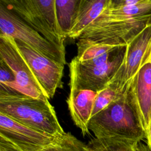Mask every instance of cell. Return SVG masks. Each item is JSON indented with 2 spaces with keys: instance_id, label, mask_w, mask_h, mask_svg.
<instances>
[{
  "instance_id": "cell-17",
  "label": "cell",
  "mask_w": 151,
  "mask_h": 151,
  "mask_svg": "<svg viewBox=\"0 0 151 151\" xmlns=\"http://www.w3.org/2000/svg\"><path fill=\"white\" fill-rule=\"evenodd\" d=\"M77 46V54L76 57L80 63L91 60L120 47L111 44L96 42L88 39H79Z\"/></svg>"
},
{
  "instance_id": "cell-21",
  "label": "cell",
  "mask_w": 151,
  "mask_h": 151,
  "mask_svg": "<svg viewBox=\"0 0 151 151\" xmlns=\"http://www.w3.org/2000/svg\"><path fill=\"white\" fill-rule=\"evenodd\" d=\"M145 63H149L151 64V38L147 44L146 51L143 57L142 65Z\"/></svg>"
},
{
  "instance_id": "cell-7",
  "label": "cell",
  "mask_w": 151,
  "mask_h": 151,
  "mask_svg": "<svg viewBox=\"0 0 151 151\" xmlns=\"http://www.w3.org/2000/svg\"><path fill=\"white\" fill-rule=\"evenodd\" d=\"M126 46L106 63L86 65L78 62L76 57L68 64L70 77L84 90L99 92L113 78L123 63Z\"/></svg>"
},
{
  "instance_id": "cell-8",
  "label": "cell",
  "mask_w": 151,
  "mask_h": 151,
  "mask_svg": "<svg viewBox=\"0 0 151 151\" xmlns=\"http://www.w3.org/2000/svg\"><path fill=\"white\" fill-rule=\"evenodd\" d=\"M15 41L45 97L48 99L52 98L56 90L63 87L64 65L44 56L22 42Z\"/></svg>"
},
{
  "instance_id": "cell-22",
  "label": "cell",
  "mask_w": 151,
  "mask_h": 151,
  "mask_svg": "<svg viewBox=\"0 0 151 151\" xmlns=\"http://www.w3.org/2000/svg\"><path fill=\"white\" fill-rule=\"evenodd\" d=\"M135 151H151V149L147 143L145 144L142 141H139L136 145Z\"/></svg>"
},
{
  "instance_id": "cell-23",
  "label": "cell",
  "mask_w": 151,
  "mask_h": 151,
  "mask_svg": "<svg viewBox=\"0 0 151 151\" xmlns=\"http://www.w3.org/2000/svg\"><path fill=\"white\" fill-rule=\"evenodd\" d=\"M146 140V143L147 144V145L149 146V147L151 149V122H150L149 131L147 132Z\"/></svg>"
},
{
  "instance_id": "cell-1",
  "label": "cell",
  "mask_w": 151,
  "mask_h": 151,
  "mask_svg": "<svg viewBox=\"0 0 151 151\" xmlns=\"http://www.w3.org/2000/svg\"><path fill=\"white\" fill-rule=\"evenodd\" d=\"M128 88L120 98L91 117L88 129L96 138H119L134 142L146 139Z\"/></svg>"
},
{
  "instance_id": "cell-3",
  "label": "cell",
  "mask_w": 151,
  "mask_h": 151,
  "mask_svg": "<svg viewBox=\"0 0 151 151\" xmlns=\"http://www.w3.org/2000/svg\"><path fill=\"white\" fill-rule=\"evenodd\" d=\"M11 11L55 45L65 49L58 22L55 0H0Z\"/></svg>"
},
{
  "instance_id": "cell-18",
  "label": "cell",
  "mask_w": 151,
  "mask_h": 151,
  "mask_svg": "<svg viewBox=\"0 0 151 151\" xmlns=\"http://www.w3.org/2000/svg\"><path fill=\"white\" fill-rule=\"evenodd\" d=\"M137 142L119 138H94L87 145V151H135Z\"/></svg>"
},
{
  "instance_id": "cell-14",
  "label": "cell",
  "mask_w": 151,
  "mask_h": 151,
  "mask_svg": "<svg viewBox=\"0 0 151 151\" xmlns=\"http://www.w3.org/2000/svg\"><path fill=\"white\" fill-rule=\"evenodd\" d=\"M109 2V0H81L76 19L68 37L79 38L84 31L106 8Z\"/></svg>"
},
{
  "instance_id": "cell-19",
  "label": "cell",
  "mask_w": 151,
  "mask_h": 151,
  "mask_svg": "<svg viewBox=\"0 0 151 151\" xmlns=\"http://www.w3.org/2000/svg\"><path fill=\"white\" fill-rule=\"evenodd\" d=\"M41 151H87V145L70 133L57 136L54 142Z\"/></svg>"
},
{
  "instance_id": "cell-6",
  "label": "cell",
  "mask_w": 151,
  "mask_h": 151,
  "mask_svg": "<svg viewBox=\"0 0 151 151\" xmlns=\"http://www.w3.org/2000/svg\"><path fill=\"white\" fill-rule=\"evenodd\" d=\"M0 59L8 66L14 74L19 93L35 99H47L19 50L15 40L1 33Z\"/></svg>"
},
{
  "instance_id": "cell-9",
  "label": "cell",
  "mask_w": 151,
  "mask_h": 151,
  "mask_svg": "<svg viewBox=\"0 0 151 151\" xmlns=\"http://www.w3.org/2000/svg\"><path fill=\"white\" fill-rule=\"evenodd\" d=\"M0 136L22 151H41L52 144L57 136L36 130L0 113Z\"/></svg>"
},
{
  "instance_id": "cell-10",
  "label": "cell",
  "mask_w": 151,
  "mask_h": 151,
  "mask_svg": "<svg viewBox=\"0 0 151 151\" xmlns=\"http://www.w3.org/2000/svg\"><path fill=\"white\" fill-rule=\"evenodd\" d=\"M128 92L146 136L151 122V64L145 63L132 78Z\"/></svg>"
},
{
  "instance_id": "cell-20",
  "label": "cell",
  "mask_w": 151,
  "mask_h": 151,
  "mask_svg": "<svg viewBox=\"0 0 151 151\" xmlns=\"http://www.w3.org/2000/svg\"><path fill=\"white\" fill-rule=\"evenodd\" d=\"M0 151H22L15 145L0 136Z\"/></svg>"
},
{
  "instance_id": "cell-16",
  "label": "cell",
  "mask_w": 151,
  "mask_h": 151,
  "mask_svg": "<svg viewBox=\"0 0 151 151\" xmlns=\"http://www.w3.org/2000/svg\"><path fill=\"white\" fill-rule=\"evenodd\" d=\"M81 0H55L56 14L59 26L65 37L74 24Z\"/></svg>"
},
{
  "instance_id": "cell-12",
  "label": "cell",
  "mask_w": 151,
  "mask_h": 151,
  "mask_svg": "<svg viewBox=\"0 0 151 151\" xmlns=\"http://www.w3.org/2000/svg\"><path fill=\"white\" fill-rule=\"evenodd\" d=\"M151 14V0H109L106 8L94 21H125Z\"/></svg>"
},
{
  "instance_id": "cell-4",
  "label": "cell",
  "mask_w": 151,
  "mask_h": 151,
  "mask_svg": "<svg viewBox=\"0 0 151 151\" xmlns=\"http://www.w3.org/2000/svg\"><path fill=\"white\" fill-rule=\"evenodd\" d=\"M1 34L22 42L32 50L63 65L66 64L65 50L44 38L0 2Z\"/></svg>"
},
{
  "instance_id": "cell-5",
  "label": "cell",
  "mask_w": 151,
  "mask_h": 151,
  "mask_svg": "<svg viewBox=\"0 0 151 151\" xmlns=\"http://www.w3.org/2000/svg\"><path fill=\"white\" fill-rule=\"evenodd\" d=\"M151 24V14L120 21H94L79 39L119 47L127 46L147 25Z\"/></svg>"
},
{
  "instance_id": "cell-13",
  "label": "cell",
  "mask_w": 151,
  "mask_h": 151,
  "mask_svg": "<svg viewBox=\"0 0 151 151\" xmlns=\"http://www.w3.org/2000/svg\"><path fill=\"white\" fill-rule=\"evenodd\" d=\"M151 38V24L127 45L120 70L124 84L129 83L141 67L143 57Z\"/></svg>"
},
{
  "instance_id": "cell-11",
  "label": "cell",
  "mask_w": 151,
  "mask_h": 151,
  "mask_svg": "<svg viewBox=\"0 0 151 151\" xmlns=\"http://www.w3.org/2000/svg\"><path fill=\"white\" fill-rule=\"evenodd\" d=\"M69 86L70 93L67 99L68 110L73 122L85 136L89 133L88 123L97 92L80 88L70 77Z\"/></svg>"
},
{
  "instance_id": "cell-15",
  "label": "cell",
  "mask_w": 151,
  "mask_h": 151,
  "mask_svg": "<svg viewBox=\"0 0 151 151\" xmlns=\"http://www.w3.org/2000/svg\"><path fill=\"white\" fill-rule=\"evenodd\" d=\"M121 74L119 69L109 83L101 90L97 92L91 117L101 111L111 102L120 98L126 92L130 81L124 85Z\"/></svg>"
},
{
  "instance_id": "cell-2",
  "label": "cell",
  "mask_w": 151,
  "mask_h": 151,
  "mask_svg": "<svg viewBox=\"0 0 151 151\" xmlns=\"http://www.w3.org/2000/svg\"><path fill=\"white\" fill-rule=\"evenodd\" d=\"M0 113L52 136L65 133L48 99H35L20 93L0 91Z\"/></svg>"
}]
</instances>
